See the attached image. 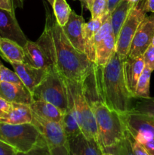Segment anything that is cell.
<instances>
[{
    "label": "cell",
    "mask_w": 154,
    "mask_h": 155,
    "mask_svg": "<svg viewBox=\"0 0 154 155\" xmlns=\"http://www.w3.org/2000/svg\"><path fill=\"white\" fill-rule=\"evenodd\" d=\"M145 12L154 14V0H140L137 5Z\"/></svg>",
    "instance_id": "34"
},
{
    "label": "cell",
    "mask_w": 154,
    "mask_h": 155,
    "mask_svg": "<svg viewBox=\"0 0 154 155\" xmlns=\"http://www.w3.org/2000/svg\"><path fill=\"white\" fill-rule=\"evenodd\" d=\"M106 15L103 18L91 19L88 22L83 24L82 35L85 44V53L89 60L93 63L95 62V35L102 25Z\"/></svg>",
    "instance_id": "18"
},
{
    "label": "cell",
    "mask_w": 154,
    "mask_h": 155,
    "mask_svg": "<svg viewBox=\"0 0 154 155\" xmlns=\"http://www.w3.org/2000/svg\"><path fill=\"white\" fill-rule=\"evenodd\" d=\"M68 92H69V91H68ZM69 106H68L67 110L62 115L61 120H60V124H61L63 131L65 132V134H66L67 139L82 133L81 129H80L78 121H77L76 117H75L73 103H72V100L69 92Z\"/></svg>",
    "instance_id": "24"
},
{
    "label": "cell",
    "mask_w": 154,
    "mask_h": 155,
    "mask_svg": "<svg viewBox=\"0 0 154 155\" xmlns=\"http://www.w3.org/2000/svg\"><path fill=\"white\" fill-rule=\"evenodd\" d=\"M16 153L13 147L0 140V155H16Z\"/></svg>",
    "instance_id": "35"
},
{
    "label": "cell",
    "mask_w": 154,
    "mask_h": 155,
    "mask_svg": "<svg viewBox=\"0 0 154 155\" xmlns=\"http://www.w3.org/2000/svg\"><path fill=\"white\" fill-rule=\"evenodd\" d=\"M11 64L24 86L31 93L43 80L48 71V69L33 68L24 62L11 63Z\"/></svg>",
    "instance_id": "12"
},
{
    "label": "cell",
    "mask_w": 154,
    "mask_h": 155,
    "mask_svg": "<svg viewBox=\"0 0 154 155\" xmlns=\"http://www.w3.org/2000/svg\"><path fill=\"white\" fill-rule=\"evenodd\" d=\"M34 101H45L58 107L62 113L68 108L69 95L65 79L52 66L32 92Z\"/></svg>",
    "instance_id": "4"
},
{
    "label": "cell",
    "mask_w": 154,
    "mask_h": 155,
    "mask_svg": "<svg viewBox=\"0 0 154 155\" xmlns=\"http://www.w3.org/2000/svg\"><path fill=\"white\" fill-rule=\"evenodd\" d=\"M0 97L11 103L30 104L34 101L33 95L24 84L1 82Z\"/></svg>",
    "instance_id": "14"
},
{
    "label": "cell",
    "mask_w": 154,
    "mask_h": 155,
    "mask_svg": "<svg viewBox=\"0 0 154 155\" xmlns=\"http://www.w3.org/2000/svg\"><path fill=\"white\" fill-rule=\"evenodd\" d=\"M31 123L38 129L45 139L50 154L69 155L68 139L60 122L47 120L33 112Z\"/></svg>",
    "instance_id": "7"
},
{
    "label": "cell",
    "mask_w": 154,
    "mask_h": 155,
    "mask_svg": "<svg viewBox=\"0 0 154 155\" xmlns=\"http://www.w3.org/2000/svg\"><path fill=\"white\" fill-rule=\"evenodd\" d=\"M30 106L33 113L43 119L53 122H60L61 120L63 113L51 103L45 101H34Z\"/></svg>",
    "instance_id": "23"
},
{
    "label": "cell",
    "mask_w": 154,
    "mask_h": 155,
    "mask_svg": "<svg viewBox=\"0 0 154 155\" xmlns=\"http://www.w3.org/2000/svg\"><path fill=\"white\" fill-rule=\"evenodd\" d=\"M132 136L128 133L116 145L104 150V152L111 153L113 155H134L131 145Z\"/></svg>",
    "instance_id": "27"
},
{
    "label": "cell",
    "mask_w": 154,
    "mask_h": 155,
    "mask_svg": "<svg viewBox=\"0 0 154 155\" xmlns=\"http://www.w3.org/2000/svg\"><path fill=\"white\" fill-rule=\"evenodd\" d=\"M154 36V15L146 16L139 25L131 47L128 57L137 58L143 56L146 48L152 42Z\"/></svg>",
    "instance_id": "10"
},
{
    "label": "cell",
    "mask_w": 154,
    "mask_h": 155,
    "mask_svg": "<svg viewBox=\"0 0 154 155\" xmlns=\"http://www.w3.org/2000/svg\"><path fill=\"white\" fill-rule=\"evenodd\" d=\"M16 155H51L49 149L48 148L45 139L42 137L37 144L27 152H18L17 151Z\"/></svg>",
    "instance_id": "30"
},
{
    "label": "cell",
    "mask_w": 154,
    "mask_h": 155,
    "mask_svg": "<svg viewBox=\"0 0 154 155\" xmlns=\"http://www.w3.org/2000/svg\"><path fill=\"white\" fill-rule=\"evenodd\" d=\"M36 42L63 78L84 82L93 71L95 63L89 60L85 53L74 48L62 27L48 12H46L44 31Z\"/></svg>",
    "instance_id": "1"
},
{
    "label": "cell",
    "mask_w": 154,
    "mask_h": 155,
    "mask_svg": "<svg viewBox=\"0 0 154 155\" xmlns=\"http://www.w3.org/2000/svg\"><path fill=\"white\" fill-rule=\"evenodd\" d=\"M80 2H81L82 7H85L86 8H88V3L91 0H79Z\"/></svg>",
    "instance_id": "41"
},
{
    "label": "cell",
    "mask_w": 154,
    "mask_h": 155,
    "mask_svg": "<svg viewBox=\"0 0 154 155\" xmlns=\"http://www.w3.org/2000/svg\"><path fill=\"white\" fill-rule=\"evenodd\" d=\"M0 55L10 64L24 62V51L17 42L0 37Z\"/></svg>",
    "instance_id": "21"
},
{
    "label": "cell",
    "mask_w": 154,
    "mask_h": 155,
    "mask_svg": "<svg viewBox=\"0 0 154 155\" xmlns=\"http://www.w3.org/2000/svg\"><path fill=\"white\" fill-rule=\"evenodd\" d=\"M87 9L91 14V19L103 18L109 12L108 0H91Z\"/></svg>",
    "instance_id": "28"
},
{
    "label": "cell",
    "mask_w": 154,
    "mask_h": 155,
    "mask_svg": "<svg viewBox=\"0 0 154 155\" xmlns=\"http://www.w3.org/2000/svg\"><path fill=\"white\" fill-rule=\"evenodd\" d=\"M145 17L146 12L138 5L134 6L124 22L116 39V54L122 61H125L128 58L134 34Z\"/></svg>",
    "instance_id": "8"
},
{
    "label": "cell",
    "mask_w": 154,
    "mask_h": 155,
    "mask_svg": "<svg viewBox=\"0 0 154 155\" xmlns=\"http://www.w3.org/2000/svg\"><path fill=\"white\" fill-rule=\"evenodd\" d=\"M47 1L48 2V3H49V4L51 5V6H53V4H54V0H47Z\"/></svg>",
    "instance_id": "43"
},
{
    "label": "cell",
    "mask_w": 154,
    "mask_h": 155,
    "mask_svg": "<svg viewBox=\"0 0 154 155\" xmlns=\"http://www.w3.org/2000/svg\"><path fill=\"white\" fill-rule=\"evenodd\" d=\"M65 81L72 98L75 117L82 133L88 139H95L98 142V127L91 107L86 97L84 83L83 82L71 81L66 79H65Z\"/></svg>",
    "instance_id": "5"
},
{
    "label": "cell",
    "mask_w": 154,
    "mask_h": 155,
    "mask_svg": "<svg viewBox=\"0 0 154 155\" xmlns=\"http://www.w3.org/2000/svg\"><path fill=\"white\" fill-rule=\"evenodd\" d=\"M0 37L10 39L24 47L28 39L18 24L15 14L0 8Z\"/></svg>",
    "instance_id": "11"
},
{
    "label": "cell",
    "mask_w": 154,
    "mask_h": 155,
    "mask_svg": "<svg viewBox=\"0 0 154 155\" xmlns=\"http://www.w3.org/2000/svg\"><path fill=\"white\" fill-rule=\"evenodd\" d=\"M83 83L86 97L96 120L98 142L104 151L120 142L126 136L128 130L120 114L100 99L89 76Z\"/></svg>",
    "instance_id": "3"
},
{
    "label": "cell",
    "mask_w": 154,
    "mask_h": 155,
    "mask_svg": "<svg viewBox=\"0 0 154 155\" xmlns=\"http://www.w3.org/2000/svg\"><path fill=\"white\" fill-rule=\"evenodd\" d=\"M24 51V63L36 68L49 69L53 66L51 61L37 42L27 40L23 47Z\"/></svg>",
    "instance_id": "17"
},
{
    "label": "cell",
    "mask_w": 154,
    "mask_h": 155,
    "mask_svg": "<svg viewBox=\"0 0 154 155\" xmlns=\"http://www.w3.org/2000/svg\"><path fill=\"white\" fill-rule=\"evenodd\" d=\"M131 145H132V149L134 155H149L143 145L134 140L133 137L131 140Z\"/></svg>",
    "instance_id": "36"
},
{
    "label": "cell",
    "mask_w": 154,
    "mask_h": 155,
    "mask_svg": "<svg viewBox=\"0 0 154 155\" xmlns=\"http://www.w3.org/2000/svg\"><path fill=\"white\" fill-rule=\"evenodd\" d=\"M121 0H108L109 2V12H111L113 9L115 8L118 3L120 2Z\"/></svg>",
    "instance_id": "39"
},
{
    "label": "cell",
    "mask_w": 154,
    "mask_h": 155,
    "mask_svg": "<svg viewBox=\"0 0 154 155\" xmlns=\"http://www.w3.org/2000/svg\"><path fill=\"white\" fill-rule=\"evenodd\" d=\"M145 68L143 56L137 58L128 57L123 61V76L125 79V85L131 93L135 98V89L137 81Z\"/></svg>",
    "instance_id": "15"
},
{
    "label": "cell",
    "mask_w": 154,
    "mask_h": 155,
    "mask_svg": "<svg viewBox=\"0 0 154 155\" xmlns=\"http://www.w3.org/2000/svg\"><path fill=\"white\" fill-rule=\"evenodd\" d=\"M52 8L56 21L60 27H63L69 20L72 9L66 0H54Z\"/></svg>",
    "instance_id": "26"
},
{
    "label": "cell",
    "mask_w": 154,
    "mask_h": 155,
    "mask_svg": "<svg viewBox=\"0 0 154 155\" xmlns=\"http://www.w3.org/2000/svg\"><path fill=\"white\" fill-rule=\"evenodd\" d=\"M42 135L32 123L9 124L0 122V140L18 152H27L39 142Z\"/></svg>",
    "instance_id": "6"
},
{
    "label": "cell",
    "mask_w": 154,
    "mask_h": 155,
    "mask_svg": "<svg viewBox=\"0 0 154 155\" xmlns=\"http://www.w3.org/2000/svg\"><path fill=\"white\" fill-rule=\"evenodd\" d=\"M152 71L147 67H145L137 81L135 89L136 98H149V83Z\"/></svg>",
    "instance_id": "25"
},
{
    "label": "cell",
    "mask_w": 154,
    "mask_h": 155,
    "mask_svg": "<svg viewBox=\"0 0 154 155\" xmlns=\"http://www.w3.org/2000/svg\"><path fill=\"white\" fill-rule=\"evenodd\" d=\"M1 82H9V83L23 84L16 73L5 67L0 61V83Z\"/></svg>",
    "instance_id": "31"
},
{
    "label": "cell",
    "mask_w": 154,
    "mask_h": 155,
    "mask_svg": "<svg viewBox=\"0 0 154 155\" xmlns=\"http://www.w3.org/2000/svg\"><path fill=\"white\" fill-rule=\"evenodd\" d=\"M116 36L112 32L95 45V64L105 66L116 53Z\"/></svg>",
    "instance_id": "19"
},
{
    "label": "cell",
    "mask_w": 154,
    "mask_h": 155,
    "mask_svg": "<svg viewBox=\"0 0 154 155\" xmlns=\"http://www.w3.org/2000/svg\"><path fill=\"white\" fill-rule=\"evenodd\" d=\"M24 0H13L14 2V6L15 8H22L23 7V4H24Z\"/></svg>",
    "instance_id": "40"
},
{
    "label": "cell",
    "mask_w": 154,
    "mask_h": 155,
    "mask_svg": "<svg viewBox=\"0 0 154 155\" xmlns=\"http://www.w3.org/2000/svg\"><path fill=\"white\" fill-rule=\"evenodd\" d=\"M131 110L147 115L154 119V98H140L133 104Z\"/></svg>",
    "instance_id": "29"
},
{
    "label": "cell",
    "mask_w": 154,
    "mask_h": 155,
    "mask_svg": "<svg viewBox=\"0 0 154 155\" xmlns=\"http://www.w3.org/2000/svg\"><path fill=\"white\" fill-rule=\"evenodd\" d=\"M102 155H113V154H111V153H109V152H104V154Z\"/></svg>",
    "instance_id": "44"
},
{
    "label": "cell",
    "mask_w": 154,
    "mask_h": 155,
    "mask_svg": "<svg viewBox=\"0 0 154 155\" xmlns=\"http://www.w3.org/2000/svg\"><path fill=\"white\" fill-rule=\"evenodd\" d=\"M120 116L128 132L137 142L143 144L154 139L153 118L132 110Z\"/></svg>",
    "instance_id": "9"
},
{
    "label": "cell",
    "mask_w": 154,
    "mask_h": 155,
    "mask_svg": "<svg viewBox=\"0 0 154 155\" xmlns=\"http://www.w3.org/2000/svg\"><path fill=\"white\" fill-rule=\"evenodd\" d=\"M85 20L82 16L78 15L72 10L66 24L63 28L68 40L71 42L74 48L80 52L85 53V44L82 35V27Z\"/></svg>",
    "instance_id": "13"
},
{
    "label": "cell",
    "mask_w": 154,
    "mask_h": 155,
    "mask_svg": "<svg viewBox=\"0 0 154 155\" xmlns=\"http://www.w3.org/2000/svg\"><path fill=\"white\" fill-rule=\"evenodd\" d=\"M0 8L11 13H14L15 8L14 6L13 0H0Z\"/></svg>",
    "instance_id": "37"
},
{
    "label": "cell",
    "mask_w": 154,
    "mask_h": 155,
    "mask_svg": "<svg viewBox=\"0 0 154 155\" xmlns=\"http://www.w3.org/2000/svg\"><path fill=\"white\" fill-rule=\"evenodd\" d=\"M143 148L147 151L149 155H154V139L147 141L144 143L141 144Z\"/></svg>",
    "instance_id": "38"
},
{
    "label": "cell",
    "mask_w": 154,
    "mask_h": 155,
    "mask_svg": "<svg viewBox=\"0 0 154 155\" xmlns=\"http://www.w3.org/2000/svg\"><path fill=\"white\" fill-rule=\"evenodd\" d=\"M133 7L134 6L128 0H121L110 12L112 29L116 39H117L119 31Z\"/></svg>",
    "instance_id": "22"
},
{
    "label": "cell",
    "mask_w": 154,
    "mask_h": 155,
    "mask_svg": "<svg viewBox=\"0 0 154 155\" xmlns=\"http://www.w3.org/2000/svg\"><path fill=\"white\" fill-rule=\"evenodd\" d=\"M33 120V112L29 104L11 103L10 111L0 122L9 124H30Z\"/></svg>",
    "instance_id": "20"
},
{
    "label": "cell",
    "mask_w": 154,
    "mask_h": 155,
    "mask_svg": "<svg viewBox=\"0 0 154 155\" xmlns=\"http://www.w3.org/2000/svg\"><path fill=\"white\" fill-rule=\"evenodd\" d=\"M128 1H129L134 6H137L140 2V0H128Z\"/></svg>",
    "instance_id": "42"
},
{
    "label": "cell",
    "mask_w": 154,
    "mask_h": 155,
    "mask_svg": "<svg viewBox=\"0 0 154 155\" xmlns=\"http://www.w3.org/2000/svg\"><path fill=\"white\" fill-rule=\"evenodd\" d=\"M69 155H102L104 150L95 139L86 138L82 133L68 139Z\"/></svg>",
    "instance_id": "16"
},
{
    "label": "cell",
    "mask_w": 154,
    "mask_h": 155,
    "mask_svg": "<svg viewBox=\"0 0 154 155\" xmlns=\"http://www.w3.org/2000/svg\"><path fill=\"white\" fill-rule=\"evenodd\" d=\"M143 61H144L145 67H147L148 68L152 71H154V45L152 44L149 45V46L146 48L145 52L143 54Z\"/></svg>",
    "instance_id": "32"
},
{
    "label": "cell",
    "mask_w": 154,
    "mask_h": 155,
    "mask_svg": "<svg viewBox=\"0 0 154 155\" xmlns=\"http://www.w3.org/2000/svg\"><path fill=\"white\" fill-rule=\"evenodd\" d=\"M11 103L0 97V119L5 117L10 111Z\"/></svg>",
    "instance_id": "33"
},
{
    "label": "cell",
    "mask_w": 154,
    "mask_h": 155,
    "mask_svg": "<svg viewBox=\"0 0 154 155\" xmlns=\"http://www.w3.org/2000/svg\"><path fill=\"white\" fill-rule=\"evenodd\" d=\"M122 65L123 61L116 52L105 66H98L95 64L90 74V78L100 99L119 114L132 109V100L134 98L125 85Z\"/></svg>",
    "instance_id": "2"
},
{
    "label": "cell",
    "mask_w": 154,
    "mask_h": 155,
    "mask_svg": "<svg viewBox=\"0 0 154 155\" xmlns=\"http://www.w3.org/2000/svg\"><path fill=\"white\" fill-rule=\"evenodd\" d=\"M151 44H152V45H154V36H153V37H152V42H151Z\"/></svg>",
    "instance_id": "45"
}]
</instances>
